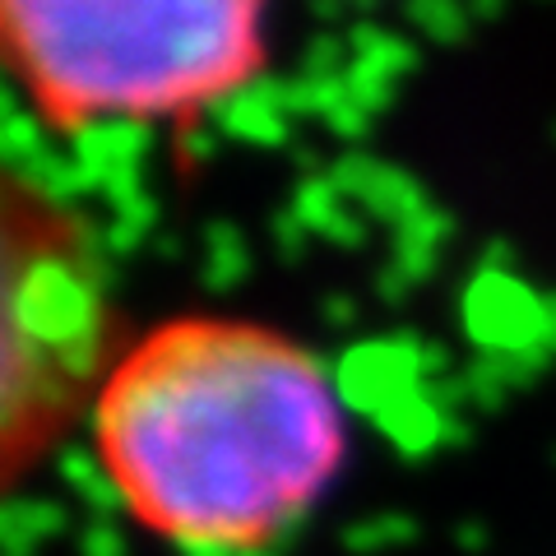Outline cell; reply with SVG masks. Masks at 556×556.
<instances>
[{"label": "cell", "mask_w": 556, "mask_h": 556, "mask_svg": "<svg viewBox=\"0 0 556 556\" xmlns=\"http://www.w3.org/2000/svg\"><path fill=\"white\" fill-rule=\"evenodd\" d=\"M89 450L135 529L186 556H260L298 533L348 459L325 362L251 316H172L112 348Z\"/></svg>", "instance_id": "6da1fadb"}, {"label": "cell", "mask_w": 556, "mask_h": 556, "mask_svg": "<svg viewBox=\"0 0 556 556\" xmlns=\"http://www.w3.org/2000/svg\"><path fill=\"white\" fill-rule=\"evenodd\" d=\"M0 28L56 135L195 126L269 61V0H0Z\"/></svg>", "instance_id": "7a4b0ae2"}]
</instances>
